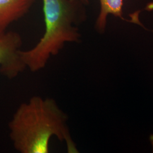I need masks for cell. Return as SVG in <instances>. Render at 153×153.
<instances>
[{
    "label": "cell",
    "instance_id": "6",
    "mask_svg": "<svg viewBox=\"0 0 153 153\" xmlns=\"http://www.w3.org/2000/svg\"><path fill=\"white\" fill-rule=\"evenodd\" d=\"M83 5H88L89 4V0H78Z\"/></svg>",
    "mask_w": 153,
    "mask_h": 153
},
{
    "label": "cell",
    "instance_id": "4",
    "mask_svg": "<svg viewBox=\"0 0 153 153\" xmlns=\"http://www.w3.org/2000/svg\"><path fill=\"white\" fill-rule=\"evenodd\" d=\"M35 0H0V34L27 13Z\"/></svg>",
    "mask_w": 153,
    "mask_h": 153
},
{
    "label": "cell",
    "instance_id": "1",
    "mask_svg": "<svg viewBox=\"0 0 153 153\" xmlns=\"http://www.w3.org/2000/svg\"><path fill=\"white\" fill-rule=\"evenodd\" d=\"M68 117L52 98L34 96L21 104L9 123L14 147L21 153H48L51 138L65 142L68 153H78Z\"/></svg>",
    "mask_w": 153,
    "mask_h": 153
},
{
    "label": "cell",
    "instance_id": "5",
    "mask_svg": "<svg viewBox=\"0 0 153 153\" xmlns=\"http://www.w3.org/2000/svg\"><path fill=\"white\" fill-rule=\"evenodd\" d=\"M100 11L95 23V28L99 33H104L107 24V18L109 14L119 17L123 20V0H99Z\"/></svg>",
    "mask_w": 153,
    "mask_h": 153
},
{
    "label": "cell",
    "instance_id": "2",
    "mask_svg": "<svg viewBox=\"0 0 153 153\" xmlns=\"http://www.w3.org/2000/svg\"><path fill=\"white\" fill-rule=\"evenodd\" d=\"M43 3L44 35L35 47L21 51L23 62L33 72L44 68L50 58L58 55L66 43L79 42L81 34L76 25L84 19L79 13L82 4L78 0H43Z\"/></svg>",
    "mask_w": 153,
    "mask_h": 153
},
{
    "label": "cell",
    "instance_id": "3",
    "mask_svg": "<svg viewBox=\"0 0 153 153\" xmlns=\"http://www.w3.org/2000/svg\"><path fill=\"white\" fill-rule=\"evenodd\" d=\"M22 39L16 32L0 34V72L9 79L18 76L27 68L21 56Z\"/></svg>",
    "mask_w": 153,
    "mask_h": 153
}]
</instances>
